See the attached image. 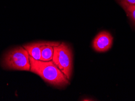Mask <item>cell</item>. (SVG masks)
Masks as SVG:
<instances>
[{
	"instance_id": "6da1fadb",
	"label": "cell",
	"mask_w": 135,
	"mask_h": 101,
	"mask_svg": "<svg viewBox=\"0 0 135 101\" xmlns=\"http://www.w3.org/2000/svg\"><path fill=\"white\" fill-rule=\"evenodd\" d=\"M30 72L41 77L46 82L59 88L69 85V80L52 61L37 60L29 56Z\"/></svg>"
},
{
	"instance_id": "7a4b0ae2",
	"label": "cell",
	"mask_w": 135,
	"mask_h": 101,
	"mask_svg": "<svg viewBox=\"0 0 135 101\" xmlns=\"http://www.w3.org/2000/svg\"><path fill=\"white\" fill-rule=\"evenodd\" d=\"M2 66L6 70L30 71L29 55L23 47H17L7 51L2 59Z\"/></svg>"
},
{
	"instance_id": "3957f363",
	"label": "cell",
	"mask_w": 135,
	"mask_h": 101,
	"mask_svg": "<svg viewBox=\"0 0 135 101\" xmlns=\"http://www.w3.org/2000/svg\"><path fill=\"white\" fill-rule=\"evenodd\" d=\"M69 80L73 68V55L70 45L66 42H61L54 47L52 60Z\"/></svg>"
},
{
	"instance_id": "277c9868",
	"label": "cell",
	"mask_w": 135,
	"mask_h": 101,
	"mask_svg": "<svg viewBox=\"0 0 135 101\" xmlns=\"http://www.w3.org/2000/svg\"><path fill=\"white\" fill-rule=\"evenodd\" d=\"M113 38L107 31H102L98 33L93 41V47L98 52H105L112 47Z\"/></svg>"
},
{
	"instance_id": "5b68a950",
	"label": "cell",
	"mask_w": 135,
	"mask_h": 101,
	"mask_svg": "<svg viewBox=\"0 0 135 101\" xmlns=\"http://www.w3.org/2000/svg\"><path fill=\"white\" fill-rule=\"evenodd\" d=\"M49 42V41H40V42L29 43L24 45L23 47L27 51L29 56L37 60H40L41 47Z\"/></svg>"
},
{
	"instance_id": "8992f818",
	"label": "cell",
	"mask_w": 135,
	"mask_h": 101,
	"mask_svg": "<svg viewBox=\"0 0 135 101\" xmlns=\"http://www.w3.org/2000/svg\"><path fill=\"white\" fill-rule=\"evenodd\" d=\"M60 42H49L43 45L41 49V61H52L54 55V47L58 45Z\"/></svg>"
},
{
	"instance_id": "52a82bcc",
	"label": "cell",
	"mask_w": 135,
	"mask_h": 101,
	"mask_svg": "<svg viewBox=\"0 0 135 101\" xmlns=\"http://www.w3.org/2000/svg\"><path fill=\"white\" fill-rule=\"evenodd\" d=\"M121 6L126 12L127 17L135 25V4H130L125 2L119 1Z\"/></svg>"
},
{
	"instance_id": "ba28073f",
	"label": "cell",
	"mask_w": 135,
	"mask_h": 101,
	"mask_svg": "<svg viewBox=\"0 0 135 101\" xmlns=\"http://www.w3.org/2000/svg\"><path fill=\"white\" fill-rule=\"evenodd\" d=\"M119 1H122L130 4H135V0H119Z\"/></svg>"
}]
</instances>
